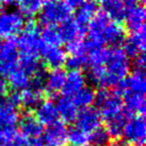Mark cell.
<instances>
[{
	"label": "cell",
	"mask_w": 146,
	"mask_h": 146,
	"mask_svg": "<svg viewBox=\"0 0 146 146\" xmlns=\"http://www.w3.org/2000/svg\"><path fill=\"white\" fill-rule=\"evenodd\" d=\"M7 89H8V84L5 83L4 80L0 79V95H3L7 92Z\"/></svg>",
	"instance_id": "d590c367"
},
{
	"label": "cell",
	"mask_w": 146,
	"mask_h": 146,
	"mask_svg": "<svg viewBox=\"0 0 146 146\" xmlns=\"http://www.w3.org/2000/svg\"><path fill=\"white\" fill-rule=\"evenodd\" d=\"M64 1L66 5L73 11V10H77L78 8H80L86 0H64Z\"/></svg>",
	"instance_id": "d6a6232c"
},
{
	"label": "cell",
	"mask_w": 146,
	"mask_h": 146,
	"mask_svg": "<svg viewBox=\"0 0 146 146\" xmlns=\"http://www.w3.org/2000/svg\"><path fill=\"white\" fill-rule=\"evenodd\" d=\"M102 8H104V13L107 16H109L112 21L118 23H121V21L124 19L127 11V8L119 0H109L102 3Z\"/></svg>",
	"instance_id": "484cf974"
},
{
	"label": "cell",
	"mask_w": 146,
	"mask_h": 146,
	"mask_svg": "<svg viewBox=\"0 0 146 146\" xmlns=\"http://www.w3.org/2000/svg\"><path fill=\"white\" fill-rule=\"evenodd\" d=\"M95 91L91 86H84L81 91H79L70 98L78 110H81L92 106V104L95 102Z\"/></svg>",
	"instance_id": "4316f807"
},
{
	"label": "cell",
	"mask_w": 146,
	"mask_h": 146,
	"mask_svg": "<svg viewBox=\"0 0 146 146\" xmlns=\"http://www.w3.org/2000/svg\"><path fill=\"white\" fill-rule=\"evenodd\" d=\"M67 131L64 123L60 121L47 126L43 132L44 146H64L67 141Z\"/></svg>",
	"instance_id": "9a60e30c"
},
{
	"label": "cell",
	"mask_w": 146,
	"mask_h": 146,
	"mask_svg": "<svg viewBox=\"0 0 146 146\" xmlns=\"http://www.w3.org/2000/svg\"><path fill=\"white\" fill-rule=\"evenodd\" d=\"M56 106H57L59 118H61L64 123L75 122L79 110L73 102L72 98L67 96H62L58 99Z\"/></svg>",
	"instance_id": "603a6c76"
},
{
	"label": "cell",
	"mask_w": 146,
	"mask_h": 146,
	"mask_svg": "<svg viewBox=\"0 0 146 146\" xmlns=\"http://www.w3.org/2000/svg\"><path fill=\"white\" fill-rule=\"evenodd\" d=\"M25 17L18 11L0 12V38L13 40L25 27Z\"/></svg>",
	"instance_id": "8992f818"
},
{
	"label": "cell",
	"mask_w": 146,
	"mask_h": 146,
	"mask_svg": "<svg viewBox=\"0 0 146 146\" xmlns=\"http://www.w3.org/2000/svg\"><path fill=\"white\" fill-rule=\"evenodd\" d=\"M44 91V82L34 80L27 89L17 92L18 104L27 110L35 109L43 102Z\"/></svg>",
	"instance_id": "30bf717a"
},
{
	"label": "cell",
	"mask_w": 146,
	"mask_h": 146,
	"mask_svg": "<svg viewBox=\"0 0 146 146\" xmlns=\"http://www.w3.org/2000/svg\"><path fill=\"white\" fill-rule=\"evenodd\" d=\"M145 17L146 12L142 4H135V5L129 7L127 9L125 17H124L126 27L128 28L130 32L138 31V30L145 28V26H144Z\"/></svg>",
	"instance_id": "d6986e66"
},
{
	"label": "cell",
	"mask_w": 146,
	"mask_h": 146,
	"mask_svg": "<svg viewBox=\"0 0 146 146\" xmlns=\"http://www.w3.org/2000/svg\"><path fill=\"white\" fill-rule=\"evenodd\" d=\"M134 65H135V69H141V70H144V67H145V63H146V58H145V53H141L139 54L138 57H135L133 59Z\"/></svg>",
	"instance_id": "1f68e13d"
},
{
	"label": "cell",
	"mask_w": 146,
	"mask_h": 146,
	"mask_svg": "<svg viewBox=\"0 0 146 146\" xmlns=\"http://www.w3.org/2000/svg\"><path fill=\"white\" fill-rule=\"evenodd\" d=\"M88 42L94 47H117L125 38V29L104 12H98L88 26Z\"/></svg>",
	"instance_id": "3957f363"
},
{
	"label": "cell",
	"mask_w": 146,
	"mask_h": 146,
	"mask_svg": "<svg viewBox=\"0 0 146 146\" xmlns=\"http://www.w3.org/2000/svg\"><path fill=\"white\" fill-rule=\"evenodd\" d=\"M145 45H146V37H145V28L130 32L129 36L127 37V40L124 45V52L127 54V57L129 58H135L139 54L144 53L145 51Z\"/></svg>",
	"instance_id": "e0dca14e"
},
{
	"label": "cell",
	"mask_w": 146,
	"mask_h": 146,
	"mask_svg": "<svg viewBox=\"0 0 146 146\" xmlns=\"http://www.w3.org/2000/svg\"><path fill=\"white\" fill-rule=\"evenodd\" d=\"M67 140L69 142V145L86 146L90 144V134L74 127L67 131Z\"/></svg>",
	"instance_id": "f546056e"
},
{
	"label": "cell",
	"mask_w": 146,
	"mask_h": 146,
	"mask_svg": "<svg viewBox=\"0 0 146 146\" xmlns=\"http://www.w3.org/2000/svg\"><path fill=\"white\" fill-rule=\"evenodd\" d=\"M115 88H116L115 93L118 96H121L123 94H137V95L145 96L146 77L144 70H141V69L133 70Z\"/></svg>",
	"instance_id": "9c48e42d"
},
{
	"label": "cell",
	"mask_w": 146,
	"mask_h": 146,
	"mask_svg": "<svg viewBox=\"0 0 146 146\" xmlns=\"http://www.w3.org/2000/svg\"><path fill=\"white\" fill-rule=\"evenodd\" d=\"M75 123H76L75 126L76 128L90 134L95 130L102 128V119L96 108L89 107L85 109L79 110Z\"/></svg>",
	"instance_id": "8fae6325"
},
{
	"label": "cell",
	"mask_w": 146,
	"mask_h": 146,
	"mask_svg": "<svg viewBox=\"0 0 146 146\" xmlns=\"http://www.w3.org/2000/svg\"><path fill=\"white\" fill-rule=\"evenodd\" d=\"M97 13V3L94 0H86L80 8L77 9L75 21H77L80 26H82L83 28H86Z\"/></svg>",
	"instance_id": "cb8c5ba5"
},
{
	"label": "cell",
	"mask_w": 146,
	"mask_h": 146,
	"mask_svg": "<svg viewBox=\"0 0 146 146\" xmlns=\"http://www.w3.org/2000/svg\"><path fill=\"white\" fill-rule=\"evenodd\" d=\"M86 146H93V145H86Z\"/></svg>",
	"instance_id": "ab89813d"
},
{
	"label": "cell",
	"mask_w": 146,
	"mask_h": 146,
	"mask_svg": "<svg viewBox=\"0 0 146 146\" xmlns=\"http://www.w3.org/2000/svg\"><path fill=\"white\" fill-rule=\"evenodd\" d=\"M8 76V85L14 91H23L30 86L32 78L25 72L18 64L7 75Z\"/></svg>",
	"instance_id": "44dd1931"
},
{
	"label": "cell",
	"mask_w": 146,
	"mask_h": 146,
	"mask_svg": "<svg viewBox=\"0 0 146 146\" xmlns=\"http://www.w3.org/2000/svg\"><path fill=\"white\" fill-rule=\"evenodd\" d=\"M124 97V107L126 111L132 115H144L145 113V96L137 94H123Z\"/></svg>",
	"instance_id": "d4e9b609"
},
{
	"label": "cell",
	"mask_w": 146,
	"mask_h": 146,
	"mask_svg": "<svg viewBox=\"0 0 146 146\" xmlns=\"http://www.w3.org/2000/svg\"><path fill=\"white\" fill-rule=\"evenodd\" d=\"M44 1L45 0H17L16 7L23 16L31 18L40 13Z\"/></svg>",
	"instance_id": "83f0119b"
},
{
	"label": "cell",
	"mask_w": 146,
	"mask_h": 146,
	"mask_svg": "<svg viewBox=\"0 0 146 146\" xmlns=\"http://www.w3.org/2000/svg\"><path fill=\"white\" fill-rule=\"evenodd\" d=\"M38 14L40 21L45 27H57L70 19L72 10L64 0H45Z\"/></svg>",
	"instance_id": "5b68a950"
},
{
	"label": "cell",
	"mask_w": 146,
	"mask_h": 146,
	"mask_svg": "<svg viewBox=\"0 0 146 146\" xmlns=\"http://www.w3.org/2000/svg\"><path fill=\"white\" fill-rule=\"evenodd\" d=\"M44 127L31 113L24 114L18 121V135L23 139L43 138Z\"/></svg>",
	"instance_id": "4fadbf2b"
},
{
	"label": "cell",
	"mask_w": 146,
	"mask_h": 146,
	"mask_svg": "<svg viewBox=\"0 0 146 146\" xmlns=\"http://www.w3.org/2000/svg\"><path fill=\"white\" fill-rule=\"evenodd\" d=\"M66 73L62 68L51 69L44 79V90L49 95H56L61 92L65 81Z\"/></svg>",
	"instance_id": "7402d4cb"
},
{
	"label": "cell",
	"mask_w": 146,
	"mask_h": 146,
	"mask_svg": "<svg viewBox=\"0 0 146 146\" xmlns=\"http://www.w3.org/2000/svg\"><path fill=\"white\" fill-rule=\"evenodd\" d=\"M98 107V112L105 121L107 132L110 138H119L126 123L131 117L126 111L121 96L108 89H100L95 94V102Z\"/></svg>",
	"instance_id": "7a4b0ae2"
},
{
	"label": "cell",
	"mask_w": 146,
	"mask_h": 146,
	"mask_svg": "<svg viewBox=\"0 0 146 146\" xmlns=\"http://www.w3.org/2000/svg\"><path fill=\"white\" fill-rule=\"evenodd\" d=\"M34 116L43 126H49L59 121L57 106L52 100H43L35 108Z\"/></svg>",
	"instance_id": "ffe728a7"
},
{
	"label": "cell",
	"mask_w": 146,
	"mask_h": 146,
	"mask_svg": "<svg viewBox=\"0 0 146 146\" xmlns=\"http://www.w3.org/2000/svg\"><path fill=\"white\" fill-rule=\"evenodd\" d=\"M109 146H127V143L124 140H121L119 138L113 139L109 142Z\"/></svg>",
	"instance_id": "e575fe53"
},
{
	"label": "cell",
	"mask_w": 146,
	"mask_h": 146,
	"mask_svg": "<svg viewBox=\"0 0 146 146\" xmlns=\"http://www.w3.org/2000/svg\"><path fill=\"white\" fill-rule=\"evenodd\" d=\"M96 1H100V2H102V3H105V2L109 1V0H96Z\"/></svg>",
	"instance_id": "f35d334b"
},
{
	"label": "cell",
	"mask_w": 146,
	"mask_h": 146,
	"mask_svg": "<svg viewBox=\"0 0 146 146\" xmlns=\"http://www.w3.org/2000/svg\"><path fill=\"white\" fill-rule=\"evenodd\" d=\"M110 142V135L108 134L107 130L104 128L93 131L92 133H90V144L89 145L93 146H106Z\"/></svg>",
	"instance_id": "4dcf8cb0"
},
{
	"label": "cell",
	"mask_w": 146,
	"mask_h": 146,
	"mask_svg": "<svg viewBox=\"0 0 146 146\" xmlns=\"http://www.w3.org/2000/svg\"><path fill=\"white\" fill-rule=\"evenodd\" d=\"M2 7H3V3H2V0H0V12L2 10Z\"/></svg>",
	"instance_id": "74e56055"
},
{
	"label": "cell",
	"mask_w": 146,
	"mask_h": 146,
	"mask_svg": "<svg viewBox=\"0 0 146 146\" xmlns=\"http://www.w3.org/2000/svg\"><path fill=\"white\" fill-rule=\"evenodd\" d=\"M89 78L102 89L116 86L129 75L130 61L123 48L93 47L88 57Z\"/></svg>",
	"instance_id": "6da1fadb"
},
{
	"label": "cell",
	"mask_w": 146,
	"mask_h": 146,
	"mask_svg": "<svg viewBox=\"0 0 146 146\" xmlns=\"http://www.w3.org/2000/svg\"><path fill=\"white\" fill-rule=\"evenodd\" d=\"M41 41L42 46L47 47H58L61 46V37L56 27H45L41 30Z\"/></svg>",
	"instance_id": "f1b7e54d"
},
{
	"label": "cell",
	"mask_w": 146,
	"mask_h": 146,
	"mask_svg": "<svg viewBox=\"0 0 146 146\" xmlns=\"http://www.w3.org/2000/svg\"><path fill=\"white\" fill-rule=\"evenodd\" d=\"M67 146H73V145H67Z\"/></svg>",
	"instance_id": "60d3db41"
},
{
	"label": "cell",
	"mask_w": 146,
	"mask_h": 146,
	"mask_svg": "<svg viewBox=\"0 0 146 146\" xmlns=\"http://www.w3.org/2000/svg\"><path fill=\"white\" fill-rule=\"evenodd\" d=\"M58 31H59L62 43H65L66 46H70L82 41L84 33L86 32V28H83L75 19L70 18L60 25Z\"/></svg>",
	"instance_id": "5bb4252c"
},
{
	"label": "cell",
	"mask_w": 146,
	"mask_h": 146,
	"mask_svg": "<svg viewBox=\"0 0 146 146\" xmlns=\"http://www.w3.org/2000/svg\"><path fill=\"white\" fill-rule=\"evenodd\" d=\"M18 106L17 92L0 98V127L15 129L19 121Z\"/></svg>",
	"instance_id": "52a82bcc"
},
{
	"label": "cell",
	"mask_w": 146,
	"mask_h": 146,
	"mask_svg": "<svg viewBox=\"0 0 146 146\" xmlns=\"http://www.w3.org/2000/svg\"><path fill=\"white\" fill-rule=\"evenodd\" d=\"M44 63L47 67L51 69H60L63 67L67 60V52L61 46L58 47H47L42 46L40 49Z\"/></svg>",
	"instance_id": "2e32d148"
},
{
	"label": "cell",
	"mask_w": 146,
	"mask_h": 146,
	"mask_svg": "<svg viewBox=\"0 0 146 146\" xmlns=\"http://www.w3.org/2000/svg\"><path fill=\"white\" fill-rule=\"evenodd\" d=\"M119 1H122V3L125 5L126 8L128 7H132V5H135V4H139V2H144L145 0H119Z\"/></svg>",
	"instance_id": "836d02e7"
},
{
	"label": "cell",
	"mask_w": 146,
	"mask_h": 146,
	"mask_svg": "<svg viewBox=\"0 0 146 146\" xmlns=\"http://www.w3.org/2000/svg\"><path fill=\"white\" fill-rule=\"evenodd\" d=\"M16 2L17 0H2V3L8 7H14V5H16Z\"/></svg>",
	"instance_id": "8d00e7d4"
},
{
	"label": "cell",
	"mask_w": 146,
	"mask_h": 146,
	"mask_svg": "<svg viewBox=\"0 0 146 146\" xmlns=\"http://www.w3.org/2000/svg\"><path fill=\"white\" fill-rule=\"evenodd\" d=\"M18 49L14 40H8L0 45V74L8 75L18 62Z\"/></svg>",
	"instance_id": "7c38bea8"
},
{
	"label": "cell",
	"mask_w": 146,
	"mask_h": 146,
	"mask_svg": "<svg viewBox=\"0 0 146 146\" xmlns=\"http://www.w3.org/2000/svg\"><path fill=\"white\" fill-rule=\"evenodd\" d=\"M0 45H1V43H0Z\"/></svg>",
	"instance_id": "b9f144b4"
},
{
	"label": "cell",
	"mask_w": 146,
	"mask_h": 146,
	"mask_svg": "<svg viewBox=\"0 0 146 146\" xmlns=\"http://www.w3.org/2000/svg\"><path fill=\"white\" fill-rule=\"evenodd\" d=\"M86 83V78L81 70H69L65 76V81L61 92L63 96L72 97L81 91Z\"/></svg>",
	"instance_id": "ac0fdd59"
},
{
	"label": "cell",
	"mask_w": 146,
	"mask_h": 146,
	"mask_svg": "<svg viewBox=\"0 0 146 146\" xmlns=\"http://www.w3.org/2000/svg\"><path fill=\"white\" fill-rule=\"evenodd\" d=\"M122 135L127 144L143 146L146 138V124L144 115H135L128 119L123 129Z\"/></svg>",
	"instance_id": "ba28073f"
},
{
	"label": "cell",
	"mask_w": 146,
	"mask_h": 146,
	"mask_svg": "<svg viewBox=\"0 0 146 146\" xmlns=\"http://www.w3.org/2000/svg\"><path fill=\"white\" fill-rule=\"evenodd\" d=\"M18 53L21 56H40L42 47L41 29L38 25L33 21L25 24L23 31L15 41Z\"/></svg>",
	"instance_id": "277c9868"
}]
</instances>
